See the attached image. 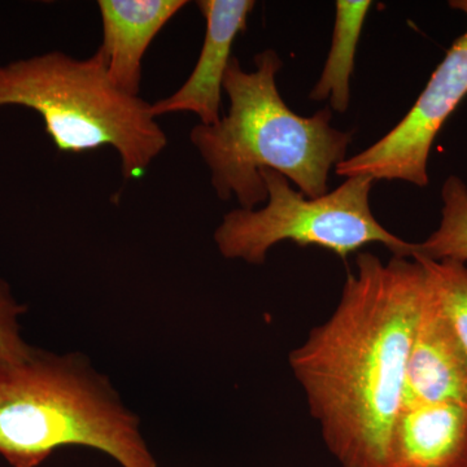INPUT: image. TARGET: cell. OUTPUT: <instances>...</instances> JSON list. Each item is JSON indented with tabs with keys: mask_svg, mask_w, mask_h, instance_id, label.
<instances>
[{
	"mask_svg": "<svg viewBox=\"0 0 467 467\" xmlns=\"http://www.w3.org/2000/svg\"><path fill=\"white\" fill-rule=\"evenodd\" d=\"M333 316L290 353L310 414L343 467H391L409 352L429 279L420 261L356 257Z\"/></svg>",
	"mask_w": 467,
	"mask_h": 467,
	"instance_id": "1",
	"label": "cell"
},
{
	"mask_svg": "<svg viewBox=\"0 0 467 467\" xmlns=\"http://www.w3.org/2000/svg\"><path fill=\"white\" fill-rule=\"evenodd\" d=\"M245 72L233 57L223 79L229 113L213 125H196L190 140L211 169L218 198L238 199L243 209L266 202L260 171L272 169L292 181L306 198L328 192V173L346 160L352 131L331 126L333 110L296 115L276 88L282 58L272 48L254 57Z\"/></svg>",
	"mask_w": 467,
	"mask_h": 467,
	"instance_id": "2",
	"label": "cell"
},
{
	"mask_svg": "<svg viewBox=\"0 0 467 467\" xmlns=\"http://www.w3.org/2000/svg\"><path fill=\"white\" fill-rule=\"evenodd\" d=\"M70 445L104 451L122 467H158L138 418L82 356L33 349L0 368V456L12 467H38Z\"/></svg>",
	"mask_w": 467,
	"mask_h": 467,
	"instance_id": "3",
	"label": "cell"
},
{
	"mask_svg": "<svg viewBox=\"0 0 467 467\" xmlns=\"http://www.w3.org/2000/svg\"><path fill=\"white\" fill-rule=\"evenodd\" d=\"M36 110L58 152L112 147L125 180H140L168 146L150 104L117 88L97 50L88 58L46 52L0 66V109Z\"/></svg>",
	"mask_w": 467,
	"mask_h": 467,
	"instance_id": "4",
	"label": "cell"
},
{
	"mask_svg": "<svg viewBox=\"0 0 467 467\" xmlns=\"http://www.w3.org/2000/svg\"><path fill=\"white\" fill-rule=\"evenodd\" d=\"M260 173L267 192L265 207L234 209L214 233L225 259L263 265L270 248L284 241L325 248L344 260L365 245L379 243L393 257L413 259L416 244L384 229L371 212L373 178L350 177L333 192L308 199L295 192L279 171L263 169Z\"/></svg>",
	"mask_w": 467,
	"mask_h": 467,
	"instance_id": "5",
	"label": "cell"
},
{
	"mask_svg": "<svg viewBox=\"0 0 467 467\" xmlns=\"http://www.w3.org/2000/svg\"><path fill=\"white\" fill-rule=\"evenodd\" d=\"M450 7L467 17V0H451ZM466 97L467 29L451 46L407 116L373 146L337 164L335 171L346 178L368 175L374 181L429 186L432 144Z\"/></svg>",
	"mask_w": 467,
	"mask_h": 467,
	"instance_id": "6",
	"label": "cell"
},
{
	"mask_svg": "<svg viewBox=\"0 0 467 467\" xmlns=\"http://www.w3.org/2000/svg\"><path fill=\"white\" fill-rule=\"evenodd\" d=\"M196 5L207 21L198 63L173 95L150 104V112L156 119L169 113L192 112L199 116L201 124L213 125L221 119V92L233 57L234 41L247 29L256 2L199 0Z\"/></svg>",
	"mask_w": 467,
	"mask_h": 467,
	"instance_id": "7",
	"label": "cell"
},
{
	"mask_svg": "<svg viewBox=\"0 0 467 467\" xmlns=\"http://www.w3.org/2000/svg\"><path fill=\"white\" fill-rule=\"evenodd\" d=\"M418 402H454L467 407V362L430 279L409 352L402 407Z\"/></svg>",
	"mask_w": 467,
	"mask_h": 467,
	"instance_id": "8",
	"label": "cell"
},
{
	"mask_svg": "<svg viewBox=\"0 0 467 467\" xmlns=\"http://www.w3.org/2000/svg\"><path fill=\"white\" fill-rule=\"evenodd\" d=\"M186 0H99L103 42L98 51L117 88L140 97L142 61L150 43Z\"/></svg>",
	"mask_w": 467,
	"mask_h": 467,
	"instance_id": "9",
	"label": "cell"
},
{
	"mask_svg": "<svg viewBox=\"0 0 467 467\" xmlns=\"http://www.w3.org/2000/svg\"><path fill=\"white\" fill-rule=\"evenodd\" d=\"M391 467H467L466 405H404L393 427Z\"/></svg>",
	"mask_w": 467,
	"mask_h": 467,
	"instance_id": "10",
	"label": "cell"
},
{
	"mask_svg": "<svg viewBox=\"0 0 467 467\" xmlns=\"http://www.w3.org/2000/svg\"><path fill=\"white\" fill-rule=\"evenodd\" d=\"M371 5L370 0H337L335 3L333 42L322 75L309 97L316 101L330 99L331 109L339 113L347 112L349 107L356 50Z\"/></svg>",
	"mask_w": 467,
	"mask_h": 467,
	"instance_id": "11",
	"label": "cell"
},
{
	"mask_svg": "<svg viewBox=\"0 0 467 467\" xmlns=\"http://www.w3.org/2000/svg\"><path fill=\"white\" fill-rule=\"evenodd\" d=\"M441 226L423 243L416 244L414 256L432 261L467 263V186L457 175L442 184ZM413 256V257H414Z\"/></svg>",
	"mask_w": 467,
	"mask_h": 467,
	"instance_id": "12",
	"label": "cell"
},
{
	"mask_svg": "<svg viewBox=\"0 0 467 467\" xmlns=\"http://www.w3.org/2000/svg\"><path fill=\"white\" fill-rule=\"evenodd\" d=\"M425 267L442 315L467 362V266L414 256Z\"/></svg>",
	"mask_w": 467,
	"mask_h": 467,
	"instance_id": "13",
	"label": "cell"
},
{
	"mask_svg": "<svg viewBox=\"0 0 467 467\" xmlns=\"http://www.w3.org/2000/svg\"><path fill=\"white\" fill-rule=\"evenodd\" d=\"M24 312L26 306L18 303L7 282L0 278V368L32 355V347L21 335L20 317Z\"/></svg>",
	"mask_w": 467,
	"mask_h": 467,
	"instance_id": "14",
	"label": "cell"
}]
</instances>
